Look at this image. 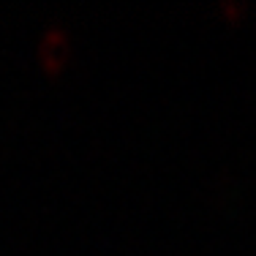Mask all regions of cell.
I'll return each mask as SVG.
<instances>
[{"label": "cell", "mask_w": 256, "mask_h": 256, "mask_svg": "<svg viewBox=\"0 0 256 256\" xmlns=\"http://www.w3.org/2000/svg\"><path fill=\"white\" fill-rule=\"evenodd\" d=\"M38 60L46 71H58L68 60V38L60 28H50L38 41Z\"/></svg>", "instance_id": "cell-1"}]
</instances>
